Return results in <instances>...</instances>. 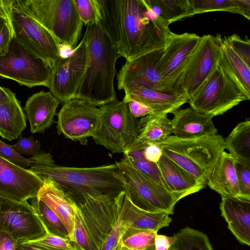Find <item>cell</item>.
<instances>
[{
    "mask_svg": "<svg viewBox=\"0 0 250 250\" xmlns=\"http://www.w3.org/2000/svg\"><path fill=\"white\" fill-rule=\"evenodd\" d=\"M30 170L42 181L50 180L77 203L86 194L117 195L125 190L117 164L90 167L56 165L51 155L43 151L30 158Z\"/></svg>",
    "mask_w": 250,
    "mask_h": 250,
    "instance_id": "obj_1",
    "label": "cell"
},
{
    "mask_svg": "<svg viewBox=\"0 0 250 250\" xmlns=\"http://www.w3.org/2000/svg\"><path fill=\"white\" fill-rule=\"evenodd\" d=\"M120 38L117 48L130 62L141 56L163 49L170 33L169 24L155 14L146 0H118Z\"/></svg>",
    "mask_w": 250,
    "mask_h": 250,
    "instance_id": "obj_2",
    "label": "cell"
},
{
    "mask_svg": "<svg viewBox=\"0 0 250 250\" xmlns=\"http://www.w3.org/2000/svg\"><path fill=\"white\" fill-rule=\"evenodd\" d=\"M84 73L74 98L101 106L117 99L114 80L121 57L115 47L95 23L87 25Z\"/></svg>",
    "mask_w": 250,
    "mask_h": 250,
    "instance_id": "obj_3",
    "label": "cell"
},
{
    "mask_svg": "<svg viewBox=\"0 0 250 250\" xmlns=\"http://www.w3.org/2000/svg\"><path fill=\"white\" fill-rule=\"evenodd\" d=\"M125 190L117 195L86 194L75 208L73 242L81 250H100L120 212Z\"/></svg>",
    "mask_w": 250,
    "mask_h": 250,
    "instance_id": "obj_4",
    "label": "cell"
},
{
    "mask_svg": "<svg viewBox=\"0 0 250 250\" xmlns=\"http://www.w3.org/2000/svg\"><path fill=\"white\" fill-rule=\"evenodd\" d=\"M156 145L163 155L206 185L210 172L225 149L224 138L218 134L192 138L171 135Z\"/></svg>",
    "mask_w": 250,
    "mask_h": 250,
    "instance_id": "obj_5",
    "label": "cell"
},
{
    "mask_svg": "<svg viewBox=\"0 0 250 250\" xmlns=\"http://www.w3.org/2000/svg\"><path fill=\"white\" fill-rule=\"evenodd\" d=\"M28 14L53 36L61 46L74 50L81 35L83 22L74 0H16Z\"/></svg>",
    "mask_w": 250,
    "mask_h": 250,
    "instance_id": "obj_6",
    "label": "cell"
},
{
    "mask_svg": "<svg viewBox=\"0 0 250 250\" xmlns=\"http://www.w3.org/2000/svg\"><path fill=\"white\" fill-rule=\"evenodd\" d=\"M100 123L93 135L95 143L113 153L125 154L139 135V121L131 113L128 103L117 99L100 106Z\"/></svg>",
    "mask_w": 250,
    "mask_h": 250,
    "instance_id": "obj_7",
    "label": "cell"
},
{
    "mask_svg": "<svg viewBox=\"0 0 250 250\" xmlns=\"http://www.w3.org/2000/svg\"><path fill=\"white\" fill-rule=\"evenodd\" d=\"M120 177L132 202L148 211H164L173 214L175 205L180 198L138 170L127 156L115 163Z\"/></svg>",
    "mask_w": 250,
    "mask_h": 250,
    "instance_id": "obj_8",
    "label": "cell"
},
{
    "mask_svg": "<svg viewBox=\"0 0 250 250\" xmlns=\"http://www.w3.org/2000/svg\"><path fill=\"white\" fill-rule=\"evenodd\" d=\"M218 63L194 96L188 101L193 109L212 116L221 115L241 102L250 100Z\"/></svg>",
    "mask_w": 250,
    "mask_h": 250,
    "instance_id": "obj_9",
    "label": "cell"
},
{
    "mask_svg": "<svg viewBox=\"0 0 250 250\" xmlns=\"http://www.w3.org/2000/svg\"><path fill=\"white\" fill-rule=\"evenodd\" d=\"M221 36L201 37L183 66L175 83L177 91L191 99L217 66L221 54Z\"/></svg>",
    "mask_w": 250,
    "mask_h": 250,
    "instance_id": "obj_10",
    "label": "cell"
},
{
    "mask_svg": "<svg viewBox=\"0 0 250 250\" xmlns=\"http://www.w3.org/2000/svg\"><path fill=\"white\" fill-rule=\"evenodd\" d=\"M50 65L30 52L13 36L7 53L0 56V76L29 88L49 87Z\"/></svg>",
    "mask_w": 250,
    "mask_h": 250,
    "instance_id": "obj_11",
    "label": "cell"
},
{
    "mask_svg": "<svg viewBox=\"0 0 250 250\" xmlns=\"http://www.w3.org/2000/svg\"><path fill=\"white\" fill-rule=\"evenodd\" d=\"M11 28L16 40L50 66L62 55V46L42 25L14 0Z\"/></svg>",
    "mask_w": 250,
    "mask_h": 250,
    "instance_id": "obj_12",
    "label": "cell"
},
{
    "mask_svg": "<svg viewBox=\"0 0 250 250\" xmlns=\"http://www.w3.org/2000/svg\"><path fill=\"white\" fill-rule=\"evenodd\" d=\"M101 109L89 102L73 98L63 104L58 113L59 134L86 145L100 125Z\"/></svg>",
    "mask_w": 250,
    "mask_h": 250,
    "instance_id": "obj_13",
    "label": "cell"
},
{
    "mask_svg": "<svg viewBox=\"0 0 250 250\" xmlns=\"http://www.w3.org/2000/svg\"><path fill=\"white\" fill-rule=\"evenodd\" d=\"M0 230L21 242L37 240L47 234L34 207L27 201L0 196Z\"/></svg>",
    "mask_w": 250,
    "mask_h": 250,
    "instance_id": "obj_14",
    "label": "cell"
},
{
    "mask_svg": "<svg viewBox=\"0 0 250 250\" xmlns=\"http://www.w3.org/2000/svg\"><path fill=\"white\" fill-rule=\"evenodd\" d=\"M86 43H80L67 56H60L52 67L49 89L61 103L74 98L85 68Z\"/></svg>",
    "mask_w": 250,
    "mask_h": 250,
    "instance_id": "obj_15",
    "label": "cell"
},
{
    "mask_svg": "<svg viewBox=\"0 0 250 250\" xmlns=\"http://www.w3.org/2000/svg\"><path fill=\"white\" fill-rule=\"evenodd\" d=\"M164 49L125 62L117 74L119 90L127 85H137L161 91L178 93L174 87L166 83L158 70Z\"/></svg>",
    "mask_w": 250,
    "mask_h": 250,
    "instance_id": "obj_16",
    "label": "cell"
},
{
    "mask_svg": "<svg viewBox=\"0 0 250 250\" xmlns=\"http://www.w3.org/2000/svg\"><path fill=\"white\" fill-rule=\"evenodd\" d=\"M200 38L195 33H169L158 70L164 81L174 87L178 93L175 86L177 79Z\"/></svg>",
    "mask_w": 250,
    "mask_h": 250,
    "instance_id": "obj_17",
    "label": "cell"
},
{
    "mask_svg": "<svg viewBox=\"0 0 250 250\" xmlns=\"http://www.w3.org/2000/svg\"><path fill=\"white\" fill-rule=\"evenodd\" d=\"M42 181L29 169L0 156V196L18 201L37 197Z\"/></svg>",
    "mask_w": 250,
    "mask_h": 250,
    "instance_id": "obj_18",
    "label": "cell"
},
{
    "mask_svg": "<svg viewBox=\"0 0 250 250\" xmlns=\"http://www.w3.org/2000/svg\"><path fill=\"white\" fill-rule=\"evenodd\" d=\"M125 92L123 101L133 100L143 104L157 114L172 113L188 102L182 94L161 91L137 85H127L121 90Z\"/></svg>",
    "mask_w": 250,
    "mask_h": 250,
    "instance_id": "obj_19",
    "label": "cell"
},
{
    "mask_svg": "<svg viewBox=\"0 0 250 250\" xmlns=\"http://www.w3.org/2000/svg\"><path fill=\"white\" fill-rule=\"evenodd\" d=\"M171 120L173 135L180 138H192L217 134L213 117L189 107L173 112Z\"/></svg>",
    "mask_w": 250,
    "mask_h": 250,
    "instance_id": "obj_20",
    "label": "cell"
},
{
    "mask_svg": "<svg viewBox=\"0 0 250 250\" xmlns=\"http://www.w3.org/2000/svg\"><path fill=\"white\" fill-rule=\"evenodd\" d=\"M221 215L228 228L242 244L250 245V200L234 196H222Z\"/></svg>",
    "mask_w": 250,
    "mask_h": 250,
    "instance_id": "obj_21",
    "label": "cell"
},
{
    "mask_svg": "<svg viewBox=\"0 0 250 250\" xmlns=\"http://www.w3.org/2000/svg\"><path fill=\"white\" fill-rule=\"evenodd\" d=\"M60 219L66 228L73 242L76 202L50 180H44L37 196Z\"/></svg>",
    "mask_w": 250,
    "mask_h": 250,
    "instance_id": "obj_22",
    "label": "cell"
},
{
    "mask_svg": "<svg viewBox=\"0 0 250 250\" xmlns=\"http://www.w3.org/2000/svg\"><path fill=\"white\" fill-rule=\"evenodd\" d=\"M60 103L50 91H41L28 98L24 110L31 133H43L51 126Z\"/></svg>",
    "mask_w": 250,
    "mask_h": 250,
    "instance_id": "obj_23",
    "label": "cell"
},
{
    "mask_svg": "<svg viewBox=\"0 0 250 250\" xmlns=\"http://www.w3.org/2000/svg\"><path fill=\"white\" fill-rule=\"evenodd\" d=\"M157 163L165 187L180 199L200 191L206 186L163 154Z\"/></svg>",
    "mask_w": 250,
    "mask_h": 250,
    "instance_id": "obj_24",
    "label": "cell"
},
{
    "mask_svg": "<svg viewBox=\"0 0 250 250\" xmlns=\"http://www.w3.org/2000/svg\"><path fill=\"white\" fill-rule=\"evenodd\" d=\"M235 160L224 151L210 172L207 185L222 196L238 197Z\"/></svg>",
    "mask_w": 250,
    "mask_h": 250,
    "instance_id": "obj_25",
    "label": "cell"
},
{
    "mask_svg": "<svg viewBox=\"0 0 250 250\" xmlns=\"http://www.w3.org/2000/svg\"><path fill=\"white\" fill-rule=\"evenodd\" d=\"M139 124V135L127 152L142 151L148 146L161 142L172 133L171 120L167 115L151 113L140 119Z\"/></svg>",
    "mask_w": 250,
    "mask_h": 250,
    "instance_id": "obj_26",
    "label": "cell"
},
{
    "mask_svg": "<svg viewBox=\"0 0 250 250\" xmlns=\"http://www.w3.org/2000/svg\"><path fill=\"white\" fill-rule=\"evenodd\" d=\"M219 63L242 91L250 98V67L232 48L226 37L221 39Z\"/></svg>",
    "mask_w": 250,
    "mask_h": 250,
    "instance_id": "obj_27",
    "label": "cell"
},
{
    "mask_svg": "<svg viewBox=\"0 0 250 250\" xmlns=\"http://www.w3.org/2000/svg\"><path fill=\"white\" fill-rule=\"evenodd\" d=\"M95 23L117 48L120 38V20L118 0H93Z\"/></svg>",
    "mask_w": 250,
    "mask_h": 250,
    "instance_id": "obj_28",
    "label": "cell"
},
{
    "mask_svg": "<svg viewBox=\"0 0 250 250\" xmlns=\"http://www.w3.org/2000/svg\"><path fill=\"white\" fill-rule=\"evenodd\" d=\"M123 200L131 222L126 231L151 230L158 232L160 229L168 227L172 221L166 212H150L136 206L131 201L125 189Z\"/></svg>",
    "mask_w": 250,
    "mask_h": 250,
    "instance_id": "obj_29",
    "label": "cell"
},
{
    "mask_svg": "<svg viewBox=\"0 0 250 250\" xmlns=\"http://www.w3.org/2000/svg\"><path fill=\"white\" fill-rule=\"evenodd\" d=\"M26 127V118L16 96L0 104V136L9 141L17 139Z\"/></svg>",
    "mask_w": 250,
    "mask_h": 250,
    "instance_id": "obj_30",
    "label": "cell"
},
{
    "mask_svg": "<svg viewBox=\"0 0 250 250\" xmlns=\"http://www.w3.org/2000/svg\"><path fill=\"white\" fill-rule=\"evenodd\" d=\"M225 149L236 162L250 167V120L240 122L225 139Z\"/></svg>",
    "mask_w": 250,
    "mask_h": 250,
    "instance_id": "obj_31",
    "label": "cell"
},
{
    "mask_svg": "<svg viewBox=\"0 0 250 250\" xmlns=\"http://www.w3.org/2000/svg\"><path fill=\"white\" fill-rule=\"evenodd\" d=\"M152 10L169 24L193 16L190 0H146Z\"/></svg>",
    "mask_w": 250,
    "mask_h": 250,
    "instance_id": "obj_32",
    "label": "cell"
},
{
    "mask_svg": "<svg viewBox=\"0 0 250 250\" xmlns=\"http://www.w3.org/2000/svg\"><path fill=\"white\" fill-rule=\"evenodd\" d=\"M173 238L171 250H214L207 235L188 227L180 229Z\"/></svg>",
    "mask_w": 250,
    "mask_h": 250,
    "instance_id": "obj_33",
    "label": "cell"
},
{
    "mask_svg": "<svg viewBox=\"0 0 250 250\" xmlns=\"http://www.w3.org/2000/svg\"><path fill=\"white\" fill-rule=\"evenodd\" d=\"M31 199V205L34 207L47 233L70 239L66 228L56 215L37 197Z\"/></svg>",
    "mask_w": 250,
    "mask_h": 250,
    "instance_id": "obj_34",
    "label": "cell"
},
{
    "mask_svg": "<svg viewBox=\"0 0 250 250\" xmlns=\"http://www.w3.org/2000/svg\"><path fill=\"white\" fill-rule=\"evenodd\" d=\"M131 225L127 209L123 198L117 220L100 250H117L123 235Z\"/></svg>",
    "mask_w": 250,
    "mask_h": 250,
    "instance_id": "obj_35",
    "label": "cell"
},
{
    "mask_svg": "<svg viewBox=\"0 0 250 250\" xmlns=\"http://www.w3.org/2000/svg\"><path fill=\"white\" fill-rule=\"evenodd\" d=\"M125 154L138 170L151 180L165 187L164 182L157 163L146 160L142 151H132Z\"/></svg>",
    "mask_w": 250,
    "mask_h": 250,
    "instance_id": "obj_36",
    "label": "cell"
},
{
    "mask_svg": "<svg viewBox=\"0 0 250 250\" xmlns=\"http://www.w3.org/2000/svg\"><path fill=\"white\" fill-rule=\"evenodd\" d=\"M157 231L151 230L126 231L121 244L129 250H146L154 245Z\"/></svg>",
    "mask_w": 250,
    "mask_h": 250,
    "instance_id": "obj_37",
    "label": "cell"
},
{
    "mask_svg": "<svg viewBox=\"0 0 250 250\" xmlns=\"http://www.w3.org/2000/svg\"><path fill=\"white\" fill-rule=\"evenodd\" d=\"M194 15L214 11L240 14L236 0H190Z\"/></svg>",
    "mask_w": 250,
    "mask_h": 250,
    "instance_id": "obj_38",
    "label": "cell"
},
{
    "mask_svg": "<svg viewBox=\"0 0 250 250\" xmlns=\"http://www.w3.org/2000/svg\"><path fill=\"white\" fill-rule=\"evenodd\" d=\"M25 242L42 250H76L78 248L70 239L49 234Z\"/></svg>",
    "mask_w": 250,
    "mask_h": 250,
    "instance_id": "obj_39",
    "label": "cell"
},
{
    "mask_svg": "<svg viewBox=\"0 0 250 250\" xmlns=\"http://www.w3.org/2000/svg\"><path fill=\"white\" fill-rule=\"evenodd\" d=\"M235 168L239 188V196L250 200V167L236 162Z\"/></svg>",
    "mask_w": 250,
    "mask_h": 250,
    "instance_id": "obj_40",
    "label": "cell"
},
{
    "mask_svg": "<svg viewBox=\"0 0 250 250\" xmlns=\"http://www.w3.org/2000/svg\"><path fill=\"white\" fill-rule=\"evenodd\" d=\"M226 38L232 48L250 67V40L248 37L246 36L243 40L238 35L233 34Z\"/></svg>",
    "mask_w": 250,
    "mask_h": 250,
    "instance_id": "obj_41",
    "label": "cell"
},
{
    "mask_svg": "<svg viewBox=\"0 0 250 250\" xmlns=\"http://www.w3.org/2000/svg\"><path fill=\"white\" fill-rule=\"evenodd\" d=\"M0 156L8 161L24 168L30 167L32 161L26 158L14 149L12 146L7 145L0 140Z\"/></svg>",
    "mask_w": 250,
    "mask_h": 250,
    "instance_id": "obj_42",
    "label": "cell"
},
{
    "mask_svg": "<svg viewBox=\"0 0 250 250\" xmlns=\"http://www.w3.org/2000/svg\"><path fill=\"white\" fill-rule=\"evenodd\" d=\"M12 146L21 155H31L33 157L40 152L41 144L40 141L34 140L32 136L29 138H24L21 134L17 143Z\"/></svg>",
    "mask_w": 250,
    "mask_h": 250,
    "instance_id": "obj_43",
    "label": "cell"
},
{
    "mask_svg": "<svg viewBox=\"0 0 250 250\" xmlns=\"http://www.w3.org/2000/svg\"><path fill=\"white\" fill-rule=\"evenodd\" d=\"M78 15L85 25L95 23V16L93 0H74Z\"/></svg>",
    "mask_w": 250,
    "mask_h": 250,
    "instance_id": "obj_44",
    "label": "cell"
},
{
    "mask_svg": "<svg viewBox=\"0 0 250 250\" xmlns=\"http://www.w3.org/2000/svg\"><path fill=\"white\" fill-rule=\"evenodd\" d=\"M13 36L11 27L6 23L0 32V56L7 53Z\"/></svg>",
    "mask_w": 250,
    "mask_h": 250,
    "instance_id": "obj_45",
    "label": "cell"
},
{
    "mask_svg": "<svg viewBox=\"0 0 250 250\" xmlns=\"http://www.w3.org/2000/svg\"><path fill=\"white\" fill-rule=\"evenodd\" d=\"M127 103L131 113L136 118L143 117L152 112L150 108L138 102L130 100Z\"/></svg>",
    "mask_w": 250,
    "mask_h": 250,
    "instance_id": "obj_46",
    "label": "cell"
},
{
    "mask_svg": "<svg viewBox=\"0 0 250 250\" xmlns=\"http://www.w3.org/2000/svg\"><path fill=\"white\" fill-rule=\"evenodd\" d=\"M142 151L146 160L154 163H157L163 155L161 148L156 144L146 146Z\"/></svg>",
    "mask_w": 250,
    "mask_h": 250,
    "instance_id": "obj_47",
    "label": "cell"
},
{
    "mask_svg": "<svg viewBox=\"0 0 250 250\" xmlns=\"http://www.w3.org/2000/svg\"><path fill=\"white\" fill-rule=\"evenodd\" d=\"M17 242L9 233L0 230V250H15Z\"/></svg>",
    "mask_w": 250,
    "mask_h": 250,
    "instance_id": "obj_48",
    "label": "cell"
},
{
    "mask_svg": "<svg viewBox=\"0 0 250 250\" xmlns=\"http://www.w3.org/2000/svg\"><path fill=\"white\" fill-rule=\"evenodd\" d=\"M173 241V237L157 234L155 238L153 250H168Z\"/></svg>",
    "mask_w": 250,
    "mask_h": 250,
    "instance_id": "obj_49",
    "label": "cell"
},
{
    "mask_svg": "<svg viewBox=\"0 0 250 250\" xmlns=\"http://www.w3.org/2000/svg\"><path fill=\"white\" fill-rule=\"evenodd\" d=\"M14 0H0V18L5 20L11 25V13ZM11 27V26H10Z\"/></svg>",
    "mask_w": 250,
    "mask_h": 250,
    "instance_id": "obj_50",
    "label": "cell"
},
{
    "mask_svg": "<svg viewBox=\"0 0 250 250\" xmlns=\"http://www.w3.org/2000/svg\"><path fill=\"white\" fill-rule=\"evenodd\" d=\"M240 15L248 20H250V0H236Z\"/></svg>",
    "mask_w": 250,
    "mask_h": 250,
    "instance_id": "obj_51",
    "label": "cell"
},
{
    "mask_svg": "<svg viewBox=\"0 0 250 250\" xmlns=\"http://www.w3.org/2000/svg\"><path fill=\"white\" fill-rule=\"evenodd\" d=\"M16 96V94L9 88L0 86V104L10 101Z\"/></svg>",
    "mask_w": 250,
    "mask_h": 250,
    "instance_id": "obj_52",
    "label": "cell"
},
{
    "mask_svg": "<svg viewBox=\"0 0 250 250\" xmlns=\"http://www.w3.org/2000/svg\"><path fill=\"white\" fill-rule=\"evenodd\" d=\"M15 250H42L27 242H17Z\"/></svg>",
    "mask_w": 250,
    "mask_h": 250,
    "instance_id": "obj_53",
    "label": "cell"
},
{
    "mask_svg": "<svg viewBox=\"0 0 250 250\" xmlns=\"http://www.w3.org/2000/svg\"><path fill=\"white\" fill-rule=\"evenodd\" d=\"M6 23L8 22L5 20L0 18V32Z\"/></svg>",
    "mask_w": 250,
    "mask_h": 250,
    "instance_id": "obj_54",
    "label": "cell"
},
{
    "mask_svg": "<svg viewBox=\"0 0 250 250\" xmlns=\"http://www.w3.org/2000/svg\"><path fill=\"white\" fill-rule=\"evenodd\" d=\"M117 250H128L124 246H122L121 244V243L119 245Z\"/></svg>",
    "mask_w": 250,
    "mask_h": 250,
    "instance_id": "obj_55",
    "label": "cell"
},
{
    "mask_svg": "<svg viewBox=\"0 0 250 250\" xmlns=\"http://www.w3.org/2000/svg\"><path fill=\"white\" fill-rule=\"evenodd\" d=\"M154 248V246L153 245L146 250H153Z\"/></svg>",
    "mask_w": 250,
    "mask_h": 250,
    "instance_id": "obj_56",
    "label": "cell"
},
{
    "mask_svg": "<svg viewBox=\"0 0 250 250\" xmlns=\"http://www.w3.org/2000/svg\"><path fill=\"white\" fill-rule=\"evenodd\" d=\"M76 250H80L79 248H77V249Z\"/></svg>",
    "mask_w": 250,
    "mask_h": 250,
    "instance_id": "obj_57",
    "label": "cell"
},
{
    "mask_svg": "<svg viewBox=\"0 0 250 250\" xmlns=\"http://www.w3.org/2000/svg\"><path fill=\"white\" fill-rule=\"evenodd\" d=\"M171 250L169 249V250Z\"/></svg>",
    "mask_w": 250,
    "mask_h": 250,
    "instance_id": "obj_58",
    "label": "cell"
}]
</instances>
